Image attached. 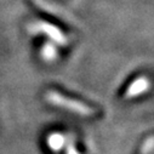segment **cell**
<instances>
[{
    "label": "cell",
    "mask_w": 154,
    "mask_h": 154,
    "mask_svg": "<svg viewBox=\"0 0 154 154\" xmlns=\"http://www.w3.org/2000/svg\"><path fill=\"white\" fill-rule=\"evenodd\" d=\"M48 143H49V147L54 150H58L62 148L63 143H64V137L61 135V134H52L49 136V140H48Z\"/></svg>",
    "instance_id": "cell-2"
},
{
    "label": "cell",
    "mask_w": 154,
    "mask_h": 154,
    "mask_svg": "<svg viewBox=\"0 0 154 154\" xmlns=\"http://www.w3.org/2000/svg\"><path fill=\"white\" fill-rule=\"evenodd\" d=\"M152 149H153V138H152V137H149V138H148V141L144 143V146H143V148H142V153H143V154L150 153V152H152Z\"/></svg>",
    "instance_id": "cell-3"
},
{
    "label": "cell",
    "mask_w": 154,
    "mask_h": 154,
    "mask_svg": "<svg viewBox=\"0 0 154 154\" xmlns=\"http://www.w3.org/2000/svg\"><path fill=\"white\" fill-rule=\"evenodd\" d=\"M46 100L55 106L62 107V108L70 110L73 113H78V114L83 115V117H92V115L96 113V109L92 108L91 106H89L84 102H80L78 100L67 97V96H64V95H62L55 90H51L46 94Z\"/></svg>",
    "instance_id": "cell-1"
},
{
    "label": "cell",
    "mask_w": 154,
    "mask_h": 154,
    "mask_svg": "<svg viewBox=\"0 0 154 154\" xmlns=\"http://www.w3.org/2000/svg\"><path fill=\"white\" fill-rule=\"evenodd\" d=\"M67 154H78V152L75 150V148H74L73 144H69L68 146V149H67Z\"/></svg>",
    "instance_id": "cell-4"
}]
</instances>
